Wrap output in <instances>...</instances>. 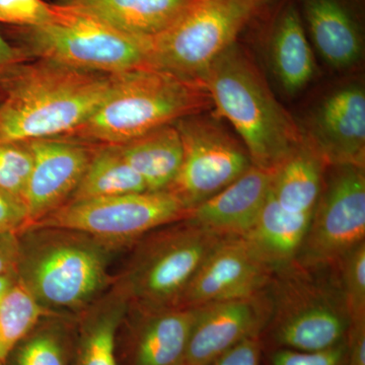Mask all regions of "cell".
<instances>
[{"instance_id": "6da1fadb", "label": "cell", "mask_w": 365, "mask_h": 365, "mask_svg": "<svg viewBox=\"0 0 365 365\" xmlns=\"http://www.w3.org/2000/svg\"><path fill=\"white\" fill-rule=\"evenodd\" d=\"M113 74L39 59L0 79V144L63 137L81 126L111 91Z\"/></svg>"}, {"instance_id": "7a4b0ae2", "label": "cell", "mask_w": 365, "mask_h": 365, "mask_svg": "<svg viewBox=\"0 0 365 365\" xmlns=\"http://www.w3.org/2000/svg\"><path fill=\"white\" fill-rule=\"evenodd\" d=\"M117 247L69 228L29 225L16 234L19 283L49 313L76 317L115 282Z\"/></svg>"}, {"instance_id": "3957f363", "label": "cell", "mask_w": 365, "mask_h": 365, "mask_svg": "<svg viewBox=\"0 0 365 365\" xmlns=\"http://www.w3.org/2000/svg\"><path fill=\"white\" fill-rule=\"evenodd\" d=\"M202 85L213 112L234 127L256 167L275 170L304 141L299 124L237 41L209 67Z\"/></svg>"}, {"instance_id": "277c9868", "label": "cell", "mask_w": 365, "mask_h": 365, "mask_svg": "<svg viewBox=\"0 0 365 365\" xmlns=\"http://www.w3.org/2000/svg\"><path fill=\"white\" fill-rule=\"evenodd\" d=\"M213 110L202 83L150 66L113 74L111 91L81 126L63 136L117 145L182 118Z\"/></svg>"}, {"instance_id": "5b68a950", "label": "cell", "mask_w": 365, "mask_h": 365, "mask_svg": "<svg viewBox=\"0 0 365 365\" xmlns=\"http://www.w3.org/2000/svg\"><path fill=\"white\" fill-rule=\"evenodd\" d=\"M270 325L279 348L322 351L346 342L351 328L336 266L294 261L276 269L268 287Z\"/></svg>"}, {"instance_id": "8992f818", "label": "cell", "mask_w": 365, "mask_h": 365, "mask_svg": "<svg viewBox=\"0 0 365 365\" xmlns=\"http://www.w3.org/2000/svg\"><path fill=\"white\" fill-rule=\"evenodd\" d=\"M223 237L189 217L163 225L132 245L114 284L137 309L178 307L190 282Z\"/></svg>"}, {"instance_id": "52a82bcc", "label": "cell", "mask_w": 365, "mask_h": 365, "mask_svg": "<svg viewBox=\"0 0 365 365\" xmlns=\"http://www.w3.org/2000/svg\"><path fill=\"white\" fill-rule=\"evenodd\" d=\"M54 9L49 23L9 29L26 56L106 74L150 66V40L122 32L71 4H54Z\"/></svg>"}, {"instance_id": "ba28073f", "label": "cell", "mask_w": 365, "mask_h": 365, "mask_svg": "<svg viewBox=\"0 0 365 365\" xmlns=\"http://www.w3.org/2000/svg\"><path fill=\"white\" fill-rule=\"evenodd\" d=\"M262 0H191L168 30L150 40V66L202 83L220 55L237 42Z\"/></svg>"}, {"instance_id": "9c48e42d", "label": "cell", "mask_w": 365, "mask_h": 365, "mask_svg": "<svg viewBox=\"0 0 365 365\" xmlns=\"http://www.w3.org/2000/svg\"><path fill=\"white\" fill-rule=\"evenodd\" d=\"M190 213L169 190L145 191L71 200L31 225L78 230L124 249L158 227L189 217Z\"/></svg>"}, {"instance_id": "30bf717a", "label": "cell", "mask_w": 365, "mask_h": 365, "mask_svg": "<svg viewBox=\"0 0 365 365\" xmlns=\"http://www.w3.org/2000/svg\"><path fill=\"white\" fill-rule=\"evenodd\" d=\"M182 146L179 174L169 191L193 210L253 167L247 148L215 112L175 122Z\"/></svg>"}, {"instance_id": "8fae6325", "label": "cell", "mask_w": 365, "mask_h": 365, "mask_svg": "<svg viewBox=\"0 0 365 365\" xmlns=\"http://www.w3.org/2000/svg\"><path fill=\"white\" fill-rule=\"evenodd\" d=\"M364 242V167L328 165L306 237L294 261L307 266H336Z\"/></svg>"}, {"instance_id": "7c38bea8", "label": "cell", "mask_w": 365, "mask_h": 365, "mask_svg": "<svg viewBox=\"0 0 365 365\" xmlns=\"http://www.w3.org/2000/svg\"><path fill=\"white\" fill-rule=\"evenodd\" d=\"M274 271L246 237H223L197 271L178 307H198L265 294Z\"/></svg>"}, {"instance_id": "4fadbf2b", "label": "cell", "mask_w": 365, "mask_h": 365, "mask_svg": "<svg viewBox=\"0 0 365 365\" xmlns=\"http://www.w3.org/2000/svg\"><path fill=\"white\" fill-rule=\"evenodd\" d=\"M302 139L327 165H365V90L361 81L336 86L299 125Z\"/></svg>"}, {"instance_id": "5bb4252c", "label": "cell", "mask_w": 365, "mask_h": 365, "mask_svg": "<svg viewBox=\"0 0 365 365\" xmlns=\"http://www.w3.org/2000/svg\"><path fill=\"white\" fill-rule=\"evenodd\" d=\"M26 143L33 155L32 173L24 198L31 225L71 200L97 146L66 137Z\"/></svg>"}, {"instance_id": "9a60e30c", "label": "cell", "mask_w": 365, "mask_h": 365, "mask_svg": "<svg viewBox=\"0 0 365 365\" xmlns=\"http://www.w3.org/2000/svg\"><path fill=\"white\" fill-rule=\"evenodd\" d=\"M194 307L137 309L128 312L117 334L119 365H178L184 361Z\"/></svg>"}, {"instance_id": "2e32d148", "label": "cell", "mask_w": 365, "mask_h": 365, "mask_svg": "<svg viewBox=\"0 0 365 365\" xmlns=\"http://www.w3.org/2000/svg\"><path fill=\"white\" fill-rule=\"evenodd\" d=\"M195 317L184 362L208 365L242 341L259 336L270 318L268 290L257 297L194 307Z\"/></svg>"}, {"instance_id": "e0dca14e", "label": "cell", "mask_w": 365, "mask_h": 365, "mask_svg": "<svg viewBox=\"0 0 365 365\" xmlns=\"http://www.w3.org/2000/svg\"><path fill=\"white\" fill-rule=\"evenodd\" d=\"M299 9L309 42L327 66L338 71L359 66L364 31L349 0H300Z\"/></svg>"}, {"instance_id": "ac0fdd59", "label": "cell", "mask_w": 365, "mask_h": 365, "mask_svg": "<svg viewBox=\"0 0 365 365\" xmlns=\"http://www.w3.org/2000/svg\"><path fill=\"white\" fill-rule=\"evenodd\" d=\"M274 170L253 165L227 188L197 206L190 220L220 237L245 235L267 200Z\"/></svg>"}, {"instance_id": "d6986e66", "label": "cell", "mask_w": 365, "mask_h": 365, "mask_svg": "<svg viewBox=\"0 0 365 365\" xmlns=\"http://www.w3.org/2000/svg\"><path fill=\"white\" fill-rule=\"evenodd\" d=\"M268 54L276 81L287 95H297L317 76L313 46L309 42L299 6L288 1L271 25Z\"/></svg>"}, {"instance_id": "ffe728a7", "label": "cell", "mask_w": 365, "mask_h": 365, "mask_svg": "<svg viewBox=\"0 0 365 365\" xmlns=\"http://www.w3.org/2000/svg\"><path fill=\"white\" fill-rule=\"evenodd\" d=\"M128 309L126 295L113 284L100 299L76 314L72 365H119L117 334Z\"/></svg>"}, {"instance_id": "44dd1931", "label": "cell", "mask_w": 365, "mask_h": 365, "mask_svg": "<svg viewBox=\"0 0 365 365\" xmlns=\"http://www.w3.org/2000/svg\"><path fill=\"white\" fill-rule=\"evenodd\" d=\"M191 0H78L71 6L122 32L153 39L181 16Z\"/></svg>"}, {"instance_id": "7402d4cb", "label": "cell", "mask_w": 365, "mask_h": 365, "mask_svg": "<svg viewBox=\"0 0 365 365\" xmlns=\"http://www.w3.org/2000/svg\"><path fill=\"white\" fill-rule=\"evenodd\" d=\"M117 148L132 169L143 178L148 191L169 190L179 174L182 146L175 124L165 125L117 144Z\"/></svg>"}, {"instance_id": "603a6c76", "label": "cell", "mask_w": 365, "mask_h": 365, "mask_svg": "<svg viewBox=\"0 0 365 365\" xmlns=\"http://www.w3.org/2000/svg\"><path fill=\"white\" fill-rule=\"evenodd\" d=\"M312 213H295L281 207L269 192L251 230L242 237L263 257L274 270L297 259L311 222Z\"/></svg>"}, {"instance_id": "cb8c5ba5", "label": "cell", "mask_w": 365, "mask_h": 365, "mask_svg": "<svg viewBox=\"0 0 365 365\" xmlns=\"http://www.w3.org/2000/svg\"><path fill=\"white\" fill-rule=\"evenodd\" d=\"M328 165L304 141L274 170L270 193L290 212L313 213Z\"/></svg>"}, {"instance_id": "d4e9b609", "label": "cell", "mask_w": 365, "mask_h": 365, "mask_svg": "<svg viewBox=\"0 0 365 365\" xmlns=\"http://www.w3.org/2000/svg\"><path fill=\"white\" fill-rule=\"evenodd\" d=\"M74 317L48 314L7 355L6 365H72Z\"/></svg>"}, {"instance_id": "484cf974", "label": "cell", "mask_w": 365, "mask_h": 365, "mask_svg": "<svg viewBox=\"0 0 365 365\" xmlns=\"http://www.w3.org/2000/svg\"><path fill=\"white\" fill-rule=\"evenodd\" d=\"M148 191L117 145L97 146L71 200L102 198ZM69 200V201H71Z\"/></svg>"}, {"instance_id": "4316f807", "label": "cell", "mask_w": 365, "mask_h": 365, "mask_svg": "<svg viewBox=\"0 0 365 365\" xmlns=\"http://www.w3.org/2000/svg\"><path fill=\"white\" fill-rule=\"evenodd\" d=\"M48 314L52 313L43 309L18 281L0 300V360L6 361L14 346Z\"/></svg>"}, {"instance_id": "83f0119b", "label": "cell", "mask_w": 365, "mask_h": 365, "mask_svg": "<svg viewBox=\"0 0 365 365\" xmlns=\"http://www.w3.org/2000/svg\"><path fill=\"white\" fill-rule=\"evenodd\" d=\"M337 268L351 325L365 322V242L346 254Z\"/></svg>"}, {"instance_id": "f1b7e54d", "label": "cell", "mask_w": 365, "mask_h": 365, "mask_svg": "<svg viewBox=\"0 0 365 365\" xmlns=\"http://www.w3.org/2000/svg\"><path fill=\"white\" fill-rule=\"evenodd\" d=\"M32 169L33 155L26 143L0 144V190L2 192L24 203Z\"/></svg>"}, {"instance_id": "f546056e", "label": "cell", "mask_w": 365, "mask_h": 365, "mask_svg": "<svg viewBox=\"0 0 365 365\" xmlns=\"http://www.w3.org/2000/svg\"><path fill=\"white\" fill-rule=\"evenodd\" d=\"M54 4L45 0H0V24L18 28L37 26L51 21Z\"/></svg>"}, {"instance_id": "4dcf8cb0", "label": "cell", "mask_w": 365, "mask_h": 365, "mask_svg": "<svg viewBox=\"0 0 365 365\" xmlns=\"http://www.w3.org/2000/svg\"><path fill=\"white\" fill-rule=\"evenodd\" d=\"M348 357L347 341L322 351H299L278 348L271 356L272 365H342Z\"/></svg>"}, {"instance_id": "1f68e13d", "label": "cell", "mask_w": 365, "mask_h": 365, "mask_svg": "<svg viewBox=\"0 0 365 365\" xmlns=\"http://www.w3.org/2000/svg\"><path fill=\"white\" fill-rule=\"evenodd\" d=\"M28 225V215L21 201L0 190V235H16Z\"/></svg>"}, {"instance_id": "d6a6232c", "label": "cell", "mask_w": 365, "mask_h": 365, "mask_svg": "<svg viewBox=\"0 0 365 365\" xmlns=\"http://www.w3.org/2000/svg\"><path fill=\"white\" fill-rule=\"evenodd\" d=\"M260 335L242 341L208 365H261Z\"/></svg>"}, {"instance_id": "836d02e7", "label": "cell", "mask_w": 365, "mask_h": 365, "mask_svg": "<svg viewBox=\"0 0 365 365\" xmlns=\"http://www.w3.org/2000/svg\"><path fill=\"white\" fill-rule=\"evenodd\" d=\"M28 60L23 50L11 44L0 30V79L18 64Z\"/></svg>"}, {"instance_id": "e575fe53", "label": "cell", "mask_w": 365, "mask_h": 365, "mask_svg": "<svg viewBox=\"0 0 365 365\" xmlns=\"http://www.w3.org/2000/svg\"><path fill=\"white\" fill-rule=\"evenodd\" d=\"M16 235H0V274L16 272Z\"/></svg>"}, {"instance_id": "d590c367", "label": "cell", "mask_w": 365, "mask_h": 365, "mask_svg": "<svg viewBox=\"0 0 365 365\" xmlns=\"http://www.w3.org/2000/svg\"><path fill=\"white\" fill-rule=\"evenodd\" d=\"M16 283H18V277L16 272L0 274V300L16 287Z\"/></svg>"}, {"instance_id": "8d00e7d4", "label": "cell", "mask_w": 365, "mask_h": 365, "mask_svg": "<svg viewBox=\"0 0 365 365\" xmlns=\"http://www.w3.org/2000/svg\"><path fill=\"white\" fill-rule=\"evenodd\" d=\"M76 1H78V0H56L55 4H71Z\"/></svg>"}, {"instance_id": "74e56055", "label": "cell", "mask_w": 365, "mask_h": 365, "mask_svg": "<svg viewBox=\"0 0 365 365\" xmlns=\"http://www.w3.org/2000/svg\"><path fill=\"white\" fill-rule=\"evenodd\" d=\"M347 365H364V364H356V362H352V361H349V360H348Z\"/></svg>"}, {"instance_id": "f35d334b", "label": "cell", "mask_w": 365, "mask_h": 365, "mask_svg": "<svg viewBox=\"0 0 365 365\" xmlns=\"http://www.w3.org/2000/svg\"><path fill=\"white\" fill-rule=\"evenodd\" d=\"M178 365H192V364H187V362L182 361V362H181V364H178Z\"/></svg>"}, {"instance_id": "ab89813d", "label": "cell", "mask_w": 365, "mask_h": 365, "mask_svg": "<svg viewBox=\"0 0 365 365\" xmlns=\"http://www.w3.org/2000/svg\"><path fill=\"white\" fill-rule=\"evenodd\" d=\"M0 365H6V364H4V361H1V360H0Z\"/></svg>"}, {"instance_id": "60d3db41", "label": "cell", "mask_w": 365, "mask_h": 365, "mask_svg": "<svg viewBox=\"0 0 365 365\" xmlns=\"http://www.w3.org/2000/svg\"><path fill=\"white\" fill-rule=\"evenodd\" d=\"M1 100H2V95H1V93H0V102H1Z\"/></svg>"}, {"instance_id": "b9f144b4", "label": "cell", "mask_w": 365, "mask_h": 365, "mask_svg": "<svg viewBox=\"0 0 365 365\" xmlns=\"http://www.w3.org/2000/svg\"><path fill=\"white\" fill-rule=\"evenodd\" d=\"M262 1L265 2V1H266V0H262Z\"/></svg>"}]
</instances>
